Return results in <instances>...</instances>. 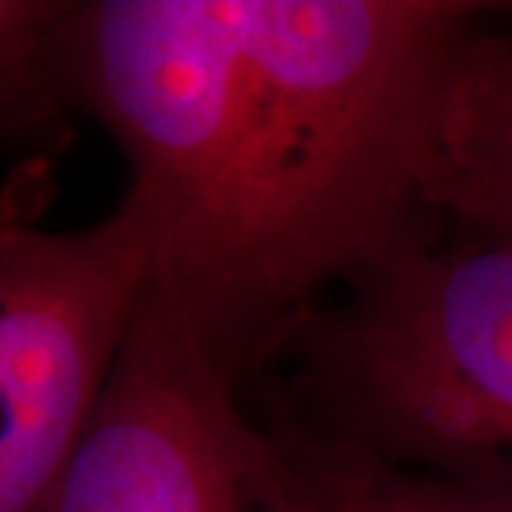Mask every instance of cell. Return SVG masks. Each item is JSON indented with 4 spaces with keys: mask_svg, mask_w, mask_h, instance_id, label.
<instances>
[{
    "mask_svg": "<svg viewBox=\"0 0 512 512\" xmlns=\"http://www.w3.org/2000/svg\"><path fill=\"white\" fill-rule=\"evenodd\" d=\"M490 3L74 0L69 106L123 148L151 208L154 305L242 387L333 285L439 220L444 86Z\"/></svg>",
    "mask_w": 512,
    "mask_h": 512,
    "instance_id": "6da1fadb",
    "label": "cell"
},
{
    "mask_svg": "<svg viewBox=\"0 0 512 512\" xmlns=\"http://www.w3.org/2000/svg\"><path fill=\"white\" fill-rule=\"evenodd\" d=\"M282 359L276 413L512 512V239L439 222Z\"/></svg>",
    "mask_w": 512,
    "mask_h": 512,
    "instance_id": "7a4b0ae2",
    "label": "cell"
},
{
    "mask_svg": "<svg viewBox=\"0 0 512 512\" xmlns=\"http://www.w3.org/2000/svg\"><path fill=\"white\" fill-rule=\"evenodd\" d=\"M55 194L0 220V512H43L143 302L157 225L128 188L94 225L43 231Z\"/></svg>",
    "mask_w": 512,
    "mask_h": 512,
    "instance_id": "3957f363",
    "label": "cell"
},
{
    "mask_svg": "<svg viewBox=\"0 0 512 512\" xmlns=\"http://www.w3.org/2000/svg\"><path fill=\"white\" fill-rule=\"evenodd\" d=\"M245 393L143 293L43 512H265L276 439Z\"/></svg>",
    "mask_w": 512,
    "mask_h": 512,
    "instance_id": "277c9868",
    "label": "cell"
},
{
    "mask_svg": "<svg viewBox=\"0 0 512 512\" xmlns=\"http://www.w3.org/2000/svg\"><path fill=\"white\" fill-rule=\"evenodd\" d=\"M427 208L444 225L512 239V3H490L453 60Z\"/></svg>",
    "mask_w": 512,
    "mask_h": 512,
    "instance_id": "5b68a950",
    "label": "cell"
},
{
    "mask_svg": "<svg viewBox=\"0 0 512 512\" xmlns=\"http://www.w3.org/2000/svg\"><path fill=\"white\" fill-rule=\"evenodd\" d=\"M265 421L276 439L265 512H510L322 436L276 410Z\"/></svg>",
    "mask_w": 512,
    "mask_h": 512,
    "instance_id": "8992f818",
    "label": "cell"
},
{
    "mask_svg": "<svg viewBox=\"0 0 512 512\" xmlns=\"http://www.w3.org/2000/svg\"><path fill=\"white\" fill-rule=\"evenodd\" d=\"M74 0H0V148L63 151L72 114L63 37Z\"/></svg>",
    "mask_w": 512,
    "mask_h": 512,
    "instance_id": "52a82bcc",
    "label": "cell"
},
{
    "mask_svg": "<svg viewBox=\"0 0 512 512\" xmlns=\"http://www.w3.org/2000/svg\"><path fill=\"white\" fill-rule=\"evenodd\" d=\"M57 160H60V151H37V154L15 160L0 183V220H6L15 208L35 197L55 194Z\"/></svg>",
    "mask_w": 512,
    "mask_h": 512,
    "instance_id": "ba28073f",
    "label": "cell"
}]
</instances>
